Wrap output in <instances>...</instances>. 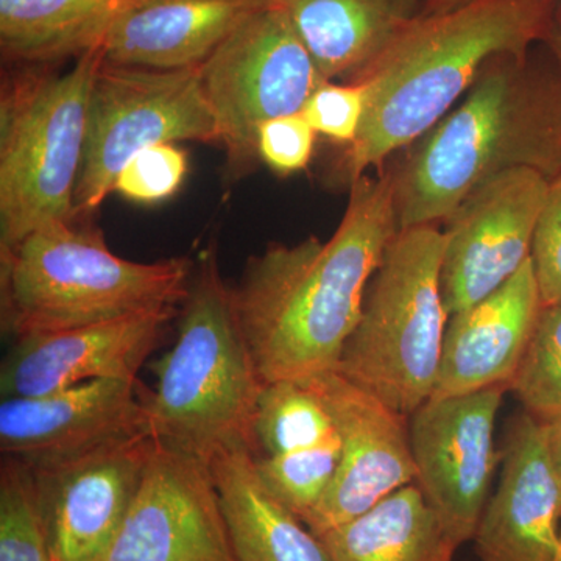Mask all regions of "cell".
Returning <instances> with one entry per match:
<instances>
[{"instance_id":"6da1fadb","label":"cell","mask_w":561,"mask_h":561,"mask_svg":"<svg viewBox=\"0 0 561 561\" xmlns=\"http://www.w3.org/2000/svg\"><path fill=\"white\" fill-rule=\"evenodd\" d=\"M398 230L389 172L350 186L328 241L271 243L249 257L232 302L262 381H306L337 368L373 273Z\"/></svg>"},{"instance_id":"7a4b0ae2","label":"cell","mask_w":561,"mask_h":561,"mask_svg":"<svg viewBox=\"0 0 561 561\" xmlns=\"http://www.w3.org/2000/svg\"><path fill=\"white\" fill-rule=\"evenodd\" d=\"M561 175V72L527 54L491 58L463 99L391 169L398 230L440 227L501 173Z\"/></svg>"},{"instance_id":"3957f363","label":"cell","mask_w":561,"mask_h":561,"mask_svg":"<svg viewBox=\"0 0 561 561\" xmlns=\"http://www.w3.org/2000/svg\"><path fill=\"white\" fill-rule=\"evenodd\" d=\"M556 0H468L421 13L351 83L365 91L359 135L346 147L341 175L354 181L381 172L440 122L470 91L493 57L527 54L545 43Z\"/></svg>"},{"instance_id":"277c9868","label":"cell","mask_w":561,"mask_h":561,"mask_svg":"<svg viewBox=\"0 0 561 561\" xmlns=\"http://www.w3.org/2000/svg\"><path fill=\"white\" fill-rule=\"evenodd\" d=\"M147 391L154 442L210 463L221 453L256 454L253 423L262 381L245 341L216 249L194 261L172 348L151 365Z\"/></svg>"},{"instance_id":"5b68a950","label":"cell","mask_w":561,"mask_h":561,"mask_svg":"<svg viewBox=\"0 0 561 561\" xmlns=\"http://www.w3.org/2000/svg\"><path fill=\"white\" fill-rule=\"evenodd\" d=\"M190 257L117 256L101 230L79 221L39 228L0 256L2 330L11 339L180 309Z\"/></svg>"},{"instance_id":"8992f818","label":"cell","mask_w":561,"mask_h":561,"mask_svg":"<svg viewBox=\"0 0 561 561\" xmlns=\"http://www.w3.org/2000/svg\"><path fill=\"white\" fill-rule=\"evenodd\" d=\"M102 50L68 72L16 66L0 99V256L39 228L73 221L88 106Z\"/></svg>"},{"instance_id":"52a82bcc","label":"cell","mask_w":561,"mask_h":561,"mask_svg":"<svg viewBox=\"0 0 561 561\" xmlns=\"http://www.w3.org/2000/svg\"><path fill=\"white\" fill-rule=\"evenodd\" d=\"M440 227L400 230L373 273L335 371L401 415L430 401L449 316L443 302Z\"/></svg>"},{"instance_id":"ba28073f","label":"cell","mask_w":561,"mask_h":561,"mask_svg":"<svg viewBox=\"0 0 561 561\" xmlns=\"http://www.w3.org/2000/svg\"><path fill=\"white\" fill-rule=\"evenodd\" d=\"M202 80L227 153L228 183L242 180L260 162L261 125L302 113L328 81L286 11L271 0L251 11L203 62Z\"/></svg>"},{"instance_id":"9c48e42d","label":"cell","mask_w":561,"mask_h":561,"mask_svg":"<svg viewBox=\"0 0 561 561\" xmlns=\"http://www.w3.org/2000/svg\"><path fill=\"white\" fill-rule=\"evenodd\" d=\"M183 140L219 142L202 66L158 70L102 61L92 81L87 142L76 190L77 219L101 208L139 151Z\"/></svg>"},{"instance_id":"30bf717a","label":"cell","mask_w":561,"mask_h":561,"mask_svg":"<svg viewBox=\"0 0 561 561\" xmlns=\"http://www.w3.org/2000/svg\"><path fill=\"white\" fill-rule=\"evenodd\" d=\"M507 387L431 398L412 413L415 483L457 546L472 540L497 463L494 423Z\"/></svg>"},{"instance_id":"8fae6325","label":"cell","mask_w":561,"mask_h":561,"mask_svg":"<svg viewBox=\"0 0 561 561\" xmlns=\"http://www.w3.org/2000/svg\"><path fill=\"white\" fill-rule=\"evenodd\" d=\"M549 183L534 169L501 173L445 220L440 284L449 317L500 289L529 260Z\"/></svg>"},{"instance_id":"7c38bea8","label":"cell","mask_w":561,"mask_h":561,"mask_svg":"<svg viewBox=\"0 0 561 561\" xmlns=\"http://www.w3.org/2000/svg\"><path fill=\"white\" fill-rule=\"evenodd\" d=\"M98 561H239L210 465L154 442L135 500Z\"/></svg>"},{"instance_id":"4fadbf2b","label":"cell","mask_w":561,"mask_h":561,"mask_svg":"<svg viewBox=\"0 0 561 561\" xmlns=\"http://www.w3.org/2000/svg\"><path fill=\"white\" fill-rule=\"evenodd\" d=\"M301 382L323 402L341 438V461L330 489L305 519L320 538L415 483L416 472L408 416L335 370Z\"/></svg>"},{"instance_id":"5bb4252c","label":"cell","mask_w":561,"mask_h":561,"mask_svg":"<svg viewBox=\"0 0 561 561\" xmlns=\"http://www.w3.org/2000/svg\"><path fill=\"white\" fill-rule=\"evenodd\" d=\"M153 446L149 432H140L72 459L33 467L54 561L101 559L135 500Z\"/></svg>"},{"instance_id":"9a60e30c","label":"cell","mask_w":561,"mask_h":561,"mask_svg":"<svg viewBox=\"0 0 561 561\" xmlns=\"http://www.w3.org/2000/svg\"><path fill=\"white\" fill-rule=\"evenodd\" d=\"M138 379H101L0 402V451L32 467L72 459L105 443L149 432Z\"/></svg>"},{"instance_id":"2e32d148","label":"cell","mask_w":561,"mask_h":561,"mask_svg":"<svg viewBox=\"0 0 561 561\" xmlns=\"http://www.w3.org/2000/svg\"><path fill=\"white\" fill-rule=\"evenodd\" d=\"M179 309L14 339L0 365V397L32 398L101 379H138Z\"/></svg>"},{"instance_id":"e0dca14e","label":"cell","mask_w":561,"mask_h":561,"mask_svg":"<svg viewBox=\"0 0 561 561\" xmlns=\"http://www.w3.org/2000/svg\"><path fill=\"white\" fill-rule=\"evenodd\" d=\"M560 530L561 483L546 421L524 412L508 430L500 483L472 538L476 553L481 561H552Z\"/></svg>"},{"instance_id":"ac0fdd59","label":"cell","mask_w":561,"mask_h":561,"mask_svg":"<svg viewBox=\"0 0 561 561\" xmlns=\"http://www.w3.org/2000/svg\"><path fill=\"white\" fill-rule=\"evenodd\" d=\"M542 309L530 257L500 289L449 317L431 398L511 387Z\"/></svg>"},{"instance_id":"d6986e66","label":"cell","mask_w":561,"mask_h":561,"mask_svg":"<svg viewBox=\"0 0 561 561\" xmlns=\"http://www.w3.org/2000/svg\"><path fill=\"white\" fill-rule=\"evenodd\" d=\"M264 0H140L114 24L103 61L176 70L202 66Z\"/></svg>"},{"instance_id":"ffe728a7","label":"cell","mask_w":561,"mask_h":561,"mask_svg":"<svg viewBox=\"0 0 561 561\" xmlns=\"http://www.w3.org/2000/svg\"><path fill=\"white\" fill-rule=\"evenodd\" d=\"M286 11L321 76L351 83L426 9V0H271Z\"/></svg>"},{"instance_id":"44dd1931","label":"cell","mask_w":561,"mask_h":561,"mask_svg":"<svg viewBox=\"0 0 561 561\" xmlns=\"http://www.w3.org/2000/svg\"><path fill=\"white\" fill-rule=\"evenodd\" d=\"M209 465L239 561H332L323 541L261 481L251 449L221 453Z\"/></svg>"},{"instance_id":"7402d4cb","label":"cell","mask_w":561,"mask_h":561,"mask_svg":"<svg viewBox=\"0 0 561 561\" xmlns=\"http://www.w3.org/2000/svg\"><path fill=\"white\" fill-rule=\"evenodd\" d=\"M140 0H0V51L14 66H54L101 49Z\"/></svg>"},{"instance_id":"603a6c76","label":"cell","mask_w":561,"mask_h":561,"mask_svg":"<svg viewBox=\"0 0 561 561\" xmlns=\"http://www.w3.org/2000/svg\"><path fill=\"white\" fill-rule=\"evenodd\" d=\"M320 540L332 561H454L459 548L416 483L394 491Z\"/></svg>"},{"instance_id":"cb8c5ba5","label":"cell","mask_w":561,"mask_h":561,"mask_svg":"<svg viewBox=\"0 0 561 561\" xmlns=\"http://www.w3.org/2000/svg\"><path fill=\"white\" fill-rule=\"evenodd\" d=\"M256 456H280L339 437L320 398L305 382L265 383L253 423Z\"/></svg>"},{"instance_id":"d4e9b609","label":"cell","mask_w":561,"mask_h":561,"mask_svg":"<svg viewBox=\"0 0 561 561\" xmlns=\"http://www.w3.org/2000/svg\"><path fill=\"white\" fill-rule=\"evenodd\" d=\"M0 561H54L36 472L9 456L0 463Z\"/></svg>"},{"instance_id":"484cf974","label":"cell","mask_w":561,"mask_h":561,"mask_svg":"<svg viewBox=\"0 0 561 561\" xmlns=\"http://www.w3.org/2000/svg\"><path fill=\"white\" fill-rule=\"evenodd\" d=\"M341 461V438L280 456H256L257 474L268 491L302 523L330 489Z\"/></svg>"},{"instance_id":"4316f807","label":"cell","mask_w":561,"mask_h":561,"mask_svg":"<svg viewBox=\"0 0 561 561\" xmlns=\"http://www.w3.org/2000/svg\"><path fill=\"white\" fill-rule=\"evenodd\" d=\"M508 389L530 415L542 421L561 419V302L542 306Z\"/></svg>"},{"instance_id":"83f0119b","label":"cell","mask_w":561,"mask_h":561,"mask_svg":"<svg viewBox=\"0 0 561 561\" xmlns=\"http://www.w3.org/2000/svg\"><path fill=\"white\" fill-rule=\"evenodd\" d=\"M187 169L186 150L176 144H158L139 151L122 168L113 192L138 205H158L181 190Z\"/></svg>"},{"instance_id":"f1b7e54d","label":"cell","mask_w":561,"mask_h":561,"mask_svg":"<svg viewBox=\"0 0 561 561\" xmlns=\"http://www.w3.org/2000/svg\"><path fill=\"white\" fill-rule=\"evenodd\" d=\"M365 91L359 83L324 81L306 103L302 114L317 135L350 147L365 116Z\"/></svg>"},{"instance_id":"f546056e","label":"cell","mask_w":561,"mask_h":561,"mask_svg":"<svg viewBox=\"0 0 561 561\" xmlns=\"http://www.w3.org/2000/svg\"><path fill=\"white\" fill-rule=\"evenodd\" d=\"M316 138L317 133L305 114L276 117L262 124L257 131V157L276 175H295L311 162Z\"/></svg>"},{"instance_id":"4dcf8cb0","label":"cell","mask_w":561,"mask_h":561,"mask_svg":"<svg viewBox=\"0 0 561 561\" xmlns=\"http://www.w3.org/2000/svg\"><path fill=\"white\" fill-rule=\"evenodd\" d=\"M530 261L542 306L559 305L561 302V175L549 183L548 195L535 227Z\"/></svg>"},{"instance_id":"1f68e13d","label":"cell","mask_w":561,"mask_h":561,"mask_svg":"<svg viewBox=\"0 0 561 561\" xmlns=\"http://www.w3.org/2000/svg\"><path fill=\"white\" fill-rule=\"evenodd\" d=\"M546 430H548V448L552 467L561 483V419L546 421Z\"/></svg>"},{"instance_id":"d6a6232c","label":"cell","mask_w":561,"mask_h":561,"mask_svg":"<svg viewBox=\"0 0 561 561\" xmlns=\"http://www.w3.org/2000/svg\"><path fill=\"white\" fill-rule=\"evenodd\" d=\"M548 49L551 50L553 61L557 62L561 72V5H557L556 16H553L551 32L545 41Z\"/></svg>"},{"instance_id":"836d02e7","label":"cell","mask_w":561,"mask_h":561,"mask_svg":"<svg viewBox=\"0 0 561 561\" xmlns=\"http://www.w3.org/2000/svg\"><path fill=\"white\" fill-rule=\"evenodd\" d=\"M465 2H468V0H426V9L423 13L454 9V7H459Z\"/></svg>"},{"instance_id":"e575fe53","label":"cell","mask_w":561,"mask_h":561,"mask_svg":"<svg viewBox=\"0 0 561 561\" xmlns=\"http://www.w3.org/2000/svg\"><path fill=\"white\" fill-rule=\"evenodd\" d=\"M552 561H561V530H560V545H559V551H557L556 557H553Z\"/></svg>"},{"instance_id":"d590c367","label":"cell","mask_w":561,"mask_h":561,"mask_svg":"<svg viewBox=\"0 0 561 561\" xmlns=\"http://www.w3.org/2000/svg\"><path fill=\"white\" fill-rule=\"evenodd\" d=\"M557 3H559V5H561V0H556Z\"/></svg>"}]
</instances>
